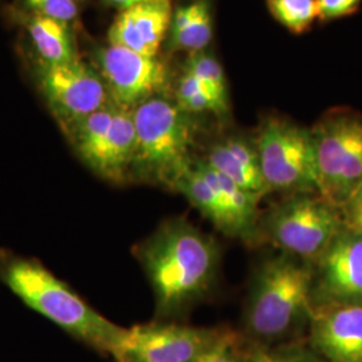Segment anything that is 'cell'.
<instances>
[{
  "label": "cell",
  "instance_id": "obj_1",
  "mask_svg": "<svg viewBox=\"0 0 362 362\" xmlns=\"http://www.w3.org/2000/svg\"><path fill=\"white\" fill-rule=\"evenodd\" d=\"M153 288L160 318H172L206 297L219 270L218 243L184 218L165 220L134 247Z\"/></svg>",
  "mask_w": 362,
  "mask_h": 362
},
{
  "label": "cell",
  "instance_id": "obj_2",
  "mask_svg": "<svg viewBox=\"0 0 362 362\" xmlns=\"http://www.w3.org/2000/svg\"><path fill=\"white\" fill-rule=\"evenodd\" d=\"M0 282L66 333L115 357L127 329L94 310L38 260L0 252Z\"/></svg>",
  "mask_w": 362,
  "mask_h": 362
},
{
  "label": "cell",
  "instance_id": "obj_3",
  "mask_svg": "<svg viewBox=\"0 0 362 362\" xmlns=\"http://www.w3.org/2000/svg\"><path fill=\"white\" fill-rule=\"evenodd\" d=\"M314 288L313 263L282 252L264 260L250 287L245 313L248 337L258 345L297 341L310 324Z\"/></svg>",
  "mask_w": 362,
  "mask_h": 362
},
{
  "label": "cell",
  "instance_id": "obj_4",
  "mask_svg": "<svg viewBox=\"0 0 362 362\" xmlns=\"http://www.w3.org/2000/svg\"><path fill=\"white\" fill-rule=\"evenodd\" d=\"M136 151L130 182L160 185L172 191L194 163L199 127L170 94L146 100L133 109Z\"/></svg>",
  "mask_w": 362,
  "mask_h": 362
},
{
  "label": "cell",
  "instance_id": "obj_5",
  "mask_svg": "<svg viewBox=\"0 0 362 362\" xmlns=\"http://www.w3.org/2000/svg\"><path fill=\"white\" fill-rule=\"evenodd\" d=\"M341 209L320 194H290L259 219V239L314 263L344 230Z\"/></svg>",
  "mask_w": 362,
  "mask_h": 362
},
{
  "label": "cell",
  "instance_id": "obj_6",
  "mask_svg": "<svg viewBox=\"0 0 362 362\" xmlns=\"http://www.w3.org/2000/svg\"><path fill=\"white\" fill-rule=\"evenodd\" d=\"M62 133L78 158L94 175L117 185L130 182L136 151L133 109L112 101Z\"/></svg>",
  "mask_w": 362,
  "mask_h": 362
},
{
  "label": "cell",
  "instance_id": "obj_7",
  "mask_svg": "<svg viewBox=\"0 0 362 362\" xmlns=\"http://www.w3.org/2000/svg\"><path fill=\"white\" fill-rule=\"evenodd\" d=\"M318 192L342 209L362 187V117L336 110L313 128Z\"/></svg>",
  "mask_w": 362,
  "mask_h": 362
},
{
  "label": "cell",
  "instance_id": "obj_8",
  "mask_svg": "<svg viewBox=\"0 0 362 362\" xmlns=\"http://www.w3.org/2000/svg\"><path fill=\"white\" fill-rule=\"evenodd\" d=\"M27 65L35 89L61 130L113 101L100 73L83 58L45 62L27 52Z\"/></svg>",
  "mask_w": 362,
  "mask_h": 362
},
{
  "label": "cell",
  "instance_id": "obj_9",
  "mask_svg": "<svg viewBox=\"0 0 362 362\" xmlns=\"http://www.w3.org/2000/svg\"><path fill=\"white\" fill-rule=\"evenodd\" d=\"M270 192H318L311 129L281 118H266L254 140Z\"/></svg>",
  "mask_w": 362,
  "mask_h": 362
},
{
  "label": "cell",
  "instance_id": "obj_10",
  "mask_svg": "<svg viewBox=\"0 0 362 362\" xmlns=\"http://www.w3.org/2000/svg\"><path fill=\"white\" fill-rule=\"evenodd\" d=\"M91 65L109 89L112 100L134 109L146 100L169 94L170 73L160 57H148L106 42L90 52Z\"/></svg>",
  "mask_w": 362,
  "mask_h": 362
},
{
  "label": "cell",
  "instance_id": "obj_11",
  "mask_svg": "<svg viewBox=\"0 0 362 362\" xmlns=\"http://www.w3.org/2000/svg\"><path fill=\"white\" fill-rule=\"evenodd\" d=\"M227 329L187 325H139L127 333L115 354L118 362H194Z\"/></svg>",
  "mask_w": 362,
  "mask_h": 362
},
{
  "label": "cell",
  "instance_id": "obj_12",
  "mask_svg": "<svg viewBox=\"0 0 362 362\" xmlns=\"http://www.w3.org/2000/svg\"><path fill=\"white\" fill-rule=\"evenodd\" d=\"M314 266V306L362 303V233L344 227Z\"/></svg>",
  "mask_w": 362,
  "mask_h": 362
},
{
  "label": "cell",
  "instance_id": "obj_13",
  "mask_svg": "<svg viewBox=\"0 0 362 362\" xmlns=\"http://www.w3.org/2000/svg\"><path fill=\"white\" fill-rule=\"evenodd\" d=\"M308 344L326 362H362V303L314 306Z\"/></svg>",
  "mask_w": 362,
  "mask_h": 362
},
{
  "label": "cell",
  "instance_id": "obj_14",
  "mask_svg": "<svg viewBox=\"0 0 362 362\" xmlns=\"http://www.w3.org/2000/svg\"><path fill=\"white\" fill-rule=\"evenodd\" d=\"M172 0H149L119 11L107 31V42L148 57H160L168 38Z\"/></svg>",
  "mask_w": 362,
  "mask_h": 362
},
{
  "label": "cell",
  "instance_id": "obj_15",
  "mask_svg": "<svg viewBox=\"0 0 362 362\" xmlns=\"http://www.w3.org/2000/svg\"><path fill=\"white\" fill-rule=\"evenodd\" d=\"M8 19L22 28L31 45L28 54L45 62H69L81 59L77 28L16 6L7 8Z\"/></svg>",
  "mask_w": 362,
  "mask_h": 362
},
{
  "label": "cell",
  "instance_id": "obj_16",
  "mask_svg": "<svg viewBox=\"0 0 362 362\" xmlns=\"http://www.w3.org/2000/svg\"><path fill=\"white\" fill-rule=\"evenodd\" d=\"M203 160L248 194L259 199L270 194L262 175L254 141L250 143L242 137H227L212 144Z\"/></svg>",
  "mask_w": 362,
  "mask_h": 362
},
{
  "label": "cell",
  "instance_id": "obj_17",
  "mask_svg": "<svg viewBox=\"0 0 362 362\" xmlns=\"http://www.w3.org/2000/svg\"><path fill=\"white\" fill-rule=\"evenodd\" d=\"M214 37V18L208 0H192L175 7L167 46L170 52H206Z\"/></svg>",
  "mask_w": 362,
  "mask_h": 362
},
{
  "label": "cell",
  "instance_id": "obj_18",
  "mask_svg": "<svg viewBox=\"0 0 362 362\" xmlns=\"http://www.w3.org/2000/svg\"><path fill=\"white\" fill-rule=\"evenodd\" d=\"M172 192L182 194L192 204V207L196 208L203 218L209 220L220 233L233 238L231 219L221 204L216 191L208 182L200 169L197 168L194 160L192 165L175 182Z\"/></svg>",
  "mask_w": 362,
  "mask_h": 362
},
{
  "label": "cell",
  "instance_id": "obj_19",
  "mask_svg": "<svg viewBox=\"0 0 362 362\" xmlns=\"http://www.w3.org/2000/svg\"><path fill=\"white\" fill-rule=\"evenodd\" d=\"M172 97L182 110L192 116L211 113L219 118H224L230 112L220 104L197 78L184 70L176 81Z\"/></svg>",
  "mask_w": 362,
  "mask_h": 362
},
{
  "label": "cell",
  "instance_id": "obj_20",
  "mask_svg": "<svg viewBox=\"0 0 362 362\" xmlns=\"http://www.w3.org/2000/svg\"><path fill=\"white\" fill-rule=\"evenodd\" d=\"M182 70L197 78L214 94V97L220 104L230 110V97L226 73L223 66L220 65L219 61L214 55L206 52L188 54Z\"/></svg>",
  "mask_w": 362,
  "mask_h": 362
},
{
  "label": "cell",
  "instance_id": "obj_21",
  "mask_svg": "<svg viewBox=\"0 0 362 362\" xmlns=\"http://www.w3.org/2000/svg\"><path fill=\"white\" fill-rule=\"evenodd\" d=\"M272 18L293 34H303L318 19L317 0H266Z\"/></svg>",
  "mask_w": 362,
  "mask_h": 362
},
{
  "label": "cell",
  "instance_id": "obj_22",
  "mask_svg": "<svg viewBox=\"0 0 362 362\" xmlns=\"http://www.w3.org/2000/svg\"><path fill=\"white\" fill-rule=\"evenodd\" d=\"M248 362H326L310 345L302 341H290L278 345L248 346Z\"/></svg>",
  "mask_w": 362,
  "mask_h": 362
},
{
  "label": "cell",
  "instance_id": "obj_23",
  "mask_svg": "<svg viewBox=\"0 0 362 362\" xmlns=\"http://www.w3.org/2000/svg\"><path fill=\"white\" fill-rule=\"evenodd\" d=\"M88 0H18L16 7L76 26Z\"/></svg>",
  "mask_w": 362,
  "mask_h": 362
},
{
  "label": "cell",
  "instance_id": "obj_24",
  "mask_svg": "<svg viewBox=\"0 0 362 362\" xmlns=\"http://www.w3.org/2000/svg\"><path fill=\"white\" fill-rule=\"evenodd\" d=\"M194 362H248V345L227 329L219 341Z\"/></svg>",
  "mask_w": 362,
  "mask_h": 362
},
{
  "label": "cell",
  "instance_id": "obj_25",
  "mask_svg": "<svg viewBox=\"0 0 362 362\" xmlns=\"http://www.w3.org/2000/svg\"><path fill=\"white\" fill-rule=\"evenodd\" d=\"M362 0H317L318 19L322 22L334 21L356 13Z\"/></svg>",
  "mask_w": 362,
  "mask_h": 362
},
{
  "label": "cell",
  "instance_id": "obj_26",
  "mask_svg": "<svg viewBox=\"0 0 362 362\" xmlns=\"http://www.w3.org/2000/svg\"><path fill=\"white\" fill-rule=\"evenodd\" d=\"M345 228L362 233V187L341 209Z\"/></svg>",
  "mask_w": 362,
  "mask_h": 362
},
{
  "label": "cell",
  "instance_id": "obj_27",
  "mask_svg": "<svg viewBox=\"0 0 362 362\" xmlns=\"http://www.w3.org/2000/svg\"><path fill=\"white\" fill-rule=\"evenodd\" d=\"M101 1L104 3L105 6L117 8L118 11H122V10H127L133 6H137L140 3L149 1V0H101Z\"/></svg>",
  "mask_w": 362,
  "mask_h": 362
}]
</instances>
